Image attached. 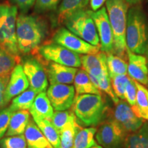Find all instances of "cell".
Returning <instances> with one entry per match:
<instances>
[{"instance_id": "1", "label": "cell", "mask_w": 148, "mask_h": 148, "mask_svg": "<svg viewBox=\"0 0 148 148\" xmlns=\"http://www.w3.org/2000/svg\"><path fill=\"white\" fill-rule=\"evenodd\" d=\"M127 49L140 55L148 54V17L140 5H134L127 11Z\"/></svg>"}, {"instance_id": "2", "label": "cell", "mask_w": 148, "mask_h": 148, "mask_svg": "<svg viewBox=\"0 0 148 148\" xmlns=\"http://www.w3.org/2000/svg\"><path fill=\"white\" fill-rule=\"evenodd\" d=\"M106 8L113 36V54L125 59L127 56L125 32L129 4L125 0H106Z\"/></svg>"}, {"instance_id": "3", "label": "cell", "mask_w": 148, "mask_h": 148, "mask_svg": "<svg viewBox=\"0 0 148 148\" xmlns=\"http://www.w3.org/2000/svg\"><path fill=\"white\" fill-rule=\"evenodd\" d=\"M72 111L80 123L96 126L104 119L106 106L100 95L82 94L75 97Z\"/></svg>"}, {"instance_id": "4", "label": "cell", "mask_w": 148, "mask_h": 148, "mask_svg": "<svg viewBox=\"0 0 148 148\" xmlns=\"http://www.w3.org/2000/svg\"><path fill=\"white\" fill-rule=\"evenodd\" d=\"M46 33L45 26L38 18L20 14L16 18V35L18 50L30 52L38 47Z\"/></svg>"}, {"instance_id": "5", "label": "cell", "mask_w": 148, "mask_h": 148, "mask_svg": "<svg viewBox=\"0 0 148 148\" xmlns=\"http://www.w3.org/2000/svg\"><path fill=\"white\" fill-rule=\"evenodd\" d=\"M17 8L15 5L0 4V45L15 56L19 53L16 28Z\"/></svg>"}, {"instance_id": "6", "label": "cell", "mask_w": 148, "mask_h": 148, "mask_svg": "<svg viewBox=\"0 0 148 148\" xmlns=\"http://www.w3.org/2000/svg\"><path fill=\"white\" fill-rule=\"evenodd\" d=\"M92 11H79L65 21L66 29L79 38L94 46H99L100 42L95 22L92 17Z\"/></svg>"}, {"instance_id": "7", "label": "cell", "mask_w": 148, "mask_h": 148, "mask_svg": "<svg viewBox=\"0 0 148 148\" xmlns=\"http://www.w3.org/2000/svg\"><path fill=\"white\" fill-rule=\"evenodd\" d=\"M56 43L78 54H95L100 50L99 46H94L79 38L65 27H60L53 36Z\"/></svg>"}, {"instance_id": "8", "label": "cell", "mask_w": 148, "mask_h": 148, "mask_svg": "<svg viewBox=\"0 0 148 148\" xmlns=\"http://www.w3.org/2000/svg\"><path fill=\"white\" fill-rule=\"evenodd\" d=\"M126 133L114 120L101 125L95 133V138L103 148H122L124 145Z\"/></svg>"}, {"instance_id": "9", "label": "cell", "mask_w": 148, "mask_h": 148, "mask_svg": "<svg viewBox=\"0 0 148 148\" xmlns=\"http://www.w3.org/2000/svg\"><path fill=\"white\" fill-rule=\"evenodd\" d=\"M40 53L45 60L71 67H79L82 65L78 53L66 49L57 43L41 46Z\"/></svg>"}, {"instance_id": "10", "label": "cell", "mask_w": 148, "mask_h": 148, "mask_svg": "<svg viewBox=\"0 0 148 148\" xmlns=\"http://www.w3.org/2000/svg\"><path fill=\"white\" fill-rule=\"evenodd\" d=\"M92 17L99 38L100 50L106 54H113V36L106 7L92 11Z\"/></svg>"}, {"instance_id": "11", "label": "cell", "mask_w": 148, "mask_h": 148, "mask_svg": "<svg viewBox=\"0 0 148 148\" xmlns=\"http://www.w3.org/2000/svg\"><path fill=\"white\" fill-rule=\"evenodd\" d=\"M46 93L53 108L58 111L69 110L75 97V88L69 84H51Z\"/></svg>"}, {"instance_id": "12", "label": "cell", "mask_w": 148, "mask_h": 148, "mask_svg": "<svg viewBox=\"0 0 148 148\" xmlns=\"http://www.w3.org/2000/svg\"><path fill=\"white\" fill-rule=\"evenodd\" d=\"M114 121L125 133H131L139 129L144 123L143 119L139 117L124 101H119L114 110Z\"/></svg>"}, {"instance_id": "13", "label": "cell", "mask_w": 148, "mask_h": 148, "mask_svg": "<svg viewBox=\"0 0 148 148\" xmlns=\"http://www.w3.org/2000/svg\"><path fill=\"white\" fill-rule=\"evenodd\" d=\"M22 66L30 88L38 93L45 91L48 86V79L42 64L34 58H29L24 61Z\"/></svg>"}, {"instance_id": "14", "label": "cell", "mask_w": 148, "mask_h": 148, "mask_svg": "<svg viewBox=\"0 0 148 148\" xmlns=\"http://www.w3.org/2000/svg\"><path fill=\"white\" fill-rule=\"evenodd\" d=\"M29 86V81L24 73L23 66L21 64H16L11 72L5 88L3 108L8 104L11 99L26 90Z\"/></svg>"}, {"instance_id": "15", "label": "cell", "mask_w": 148, "mask_h": 148, "mask_svg": "<svg viewBox=\"0 0 148 148\" xmlns=\"http://www.w3.org/2000/svg\"><path fill=\"white\" fill-rule=\"evenodd\" d=\"M128 60L127 73L129 77L143 85L148 83V65L147 58L143 55L136 54L127 49Z\"/></svg>"}, {"instance_id": "16", "label": "cell", "mask_w": 148, "mask_h": 148, "mask_svg": "<svg viewBox=\"0 0 148 148\" xmlns=\"http://www.w3.org/2000/svg\"><path fill=\"white\" fill-rule=\"evenodd\" d=\"M83 69L98 79L109 75L107 67V54L101 51L95 54H86L80 56Z\"/></svg>"}, {"instance_id": "17", "label": "cell", "mask_w": 148, "mask_h": 148, "mask_svg": "<svg viewBox=\"0 0 148 148\" xmlns=\"http://www.w3.org/2000/svg\"><path fill=\"white\" fill-rule=\"evenodd\" d=\"M77 69L51 62L46 67V74L50 84H71L73 82Z\"/></svg>"}, {"instance_id": "18", "label": "cell", "mask_w": 148, "mask_h": 148, "mask_svg": "<svg viewBox=\"0 0 148 148\" xmlns=\"http://www.w3.org/2000/svg\"><path fill=\"white\" fill-rule=\"evenodd\" d=\"M29 113L34 118H41L51 121L53 114V108L45 91L39 92L29 108Z\"/></svg>"}, {"instance_id": "19", "label": "cell", "mask_w": 148, "mask_h": 148, "mask_svg": "<svg viewBox=\"0 0 148 148\" xmlns=\"http://www.w3.org/2000/svg\"><path fill=\"white\" fill-rule=\"evenodd\" d=\"M27 148H53L34 120L30 119L24 132Z\"/></svg>"}, {"instance_id": "20", "label": "cell", "mask_w": 148, "mask_h": 148, "mask_svg": "<svg viewBox=\"0 0 148 148\" xmlns=\"http://www.w3.org/2000/svg\"><path fill=\"white\" fill-rule=\"evenodd\" d=\"M89 1L90 0H62L57 13V23L64 24L73 14L85 10Z\"/></svg>"}, {"instance_id": "21", "label": "cell", "mask_w": 148, "mask_h": 148, "mask_svg": "<svg viewBox=\"0 0 148 148\" xmlns=\"http://www.w3.org/2000/svg\"><path fill=\"white\" fill-rule=\"evenodd\" d=\"M30 121V114L27 110L15 111L11 116L5 136L23 134Z\"/></svg>"}, {"instance_id": "22", "label": "cell", "mask_w": 148, "mask_h": 148, "mask_svg": "<svg viewBox=\"0 0 148 148\" xmlns=\"http://www.w3.org/2000/svg\"><path fill=\"white\" fill-rule=\"evenodd\" d=\"M74 88L77 95L95 94L101 95V90L90 81L88 74L84 69L77 70L73 80Z\"/></svg>"}, {"instance_id": "23", "label": "cell", "mask_w": 148, "mask_h": 148, "mask_svg": "<svg viewBox=\"0 0 148 148\" xmlns=\"http://www.w3.org/2000/svg\"><path fill=\"white\" fill-rule=\"evenodd\" d=\"M123 147L148 148V122H144L139 129L127 135Z\"/></svg>"}, {"instance_id": "24", "label": "cell", "mask_w": 148, "mask_h": 148, "mask_svg": "<svg viewBox=\"0 0 148 148\" xmlns=\"http://www.w3.org/2000/svg\"><path fill=\"white\" fill-rule=\"evenodd\" d=\"M33 120L53 148H60V133L53 126L51 122L41 118H34Z\"/></svg>"}, {"instance_id": "25", "label": "cell", "mask_w": 148, "mask_h": 148, "mask_svg": "<svg viewBox=\"0 0 148 148\" xmlns=\"http://www.w3.org/2000/svg\"><path fill=\"white\" fill-rule=\"evenodd\" d=\"M38 92L30 87L18 95L12 100L10 107L14 112L17 110H29Z\"/></svg>"}, {"instance_id": "26", "label": "cell", "mask_w": 148, "mask_h": 148, "mask_svg": "<svg viewBox=\"0 0 148 148\" xmlns=\"http://www.w3.org/2000/svg\"><path fill=\"white\" fill-rule=\"evenodd\" d=\"M96 132L97 129L93 127L79 129L75 136L72 148H90L97 145L95 140Z\"/></svg>"}, {"instance_id": "27", "label": "cell", "mask_w": 148, "mask_h": 148, "mask_svg": "<svg viewBox=\"0 0 148 148\" xmlns=\"http://www.w3.org/2000/svg\"><path fill=\"white\" fill-rule=\"evenodd\" d=\"M80 128L75 116L60 132V148L73 147L75 136Z\"/></svg>"}, {"instance_id": "28", "label": "cell", "mask_w": 148, "mask_h": 148, "mask_svg": "<svg viewBox=\"0 0 148 148\" xmlns=\"http://www.w3.org/2000/svg\"><path fill=\"white\" fill-rule=\"evenodd\" d=\"M137 91H136V112L138 116L148 121V99L146 94L147 88L143 84L135 81Z\"/></svg>"}, {"instance_id": "29", "label": "cell", "mask_w": 148, "mask_h": 148, "mask_svg": "<svg viewBox=\"0 0 148 148\" xmlns=\"http://www.w3.org/2000/svg\"><path fill=\"white\" fill-rule=\"evenodd\" d=\"M18 62V56L12 54L0 45V77L10 75Z\"/></svg>"}, {"instance_id": "30", "label": "cell", "mask_w": 148, "mask_h": 148, "mask_svg": "<svg viewBox=\"0 0 148 148\" xmlns=\"http://www.w3.org/2000/svg\"><path fill=\"white\" fill-rule=\"evenodd\" d=\"M107 67L110 78L116 75H126L127 63L124 59L114 54L107 55Z\"/></svg>"}, {"instance_id": "31", "label": "cell", "mask_w": 148, "mask_h": 148, "mask_svg": "<svg viewBox=\"0 0 148 148\" xmlns=\"http://www.w3.org/2000/svg\"><path fill=\"white\" fill-rule=\"evenodd\" d=\"M75 116L72 110H56L53 112L50 121L60 133L62 129Z\"/></svg>"}, {"instance_id": "32", "label": "cell", "mask_w": 148, "mask_h": 148, "mask_svg": "<svg viewBox=\"0 0 148 148\" xmlns=\"http://www.w3.org/2000/svg\"><path fill=\"white\" fill-rule=\"evenodd\" d=\"M112 86L116 95L121 100L125 99V88L129 82L130 77L126 75H119L114 76L112 78Z\"/></svg>"}, {"instance_id": "33", "label": "cell", "mask_w": 148, "mask_h": 148, "mask_svg": "<svg viewBox=\"0 0 148 148\" xmlns=\"http://www.w3.org/2000/svg\"><path fill=\"white\" fill-rule=\"evenodd\" d=\"M0 148H27L24 134L5 136L0 140Z\"/></svg>"}, {"instance_id": "34", "label": "cell", "mask_w": 148, "mask_h": 148, "mask_svg": "<svg viewBox=\"0 0 148 148\" xmlns=\"http://www.w3.org/2000/svg\"><path fill=\"white\" fill-rule=\"evenodd\" d=\"M14 112L10 106L0 109V140L6 133L11 116Z\"/></svg>"}, {"instance_id": "35", "label": "cell", "mask_w": 148, "mask_h": 148, "mask_svg": "<svg viewBox=\"0 0 148 148\" xmlns=\"http://www.w3.org/2000/svg\"><path fill=\"white\" fill-rule=\"evenodd\" d=\"M99 89L106 92L115 104L119 101V99L116 95L115 92L112 88L109 75H104L99 79Z\"/></svg>"}, {"instance_id": "36", "label": "cell", "mask_w": 148, "mask_h": 148, "mask_svg": "<svg viewBox=\"0 0 148 148\" xmlns=\"http://www.w3.org/2000/svg\"><path fill=\"white\" fill-rule=\"evenodd\" d=\"M136 91H137V88H136L134 80L130 78L125 88V99H126L127 103L132 108L134 113L136 112Z\"/></svg>"}, {"instance_id": "37", "label": "cell", "mask_w": 148, "mask_h": 148, "mask_svg": "<svg viewBox=\"0 0 148 148\" xmlns=\"http://www.w3.org/2000/svg\"><path fill=\"white\" fill-rule=\"evenodd\" d=\"M60 1V0H36L35 10L37 12L56 10Z\"/></svg>"}, {"instance_id": "38", "label": "cell", "mask_w": 148, "mask_h": 148, "mask_svg": "<svg viewBox=\"0 0 148 148\" xmlns=\"http://www.w3.org/2000/svg\"><path fill=\"white\" fill-rule=\"evenodd\" d=\"M10 75L0 77V109L3 108L5 88L8 84Z\"/></svg>"}, {"instance_id": "39", "label": "cell", "mask_w": 148, "mask_h": 148, "mask_svg": "<svg viewBox=\"0 0 148 148\" xmlns=\"http://www.w3.org/2000/svg\"><path fill=\"white\" fill-rule=\"evenodd\" d=\"M14 4L17 5L23 11H26L34 5L36 0H10Z\"/></svg>"}, {"instance_id": "40", "label": "cell", "mask_w": 148, "mask_h": 148, "mask_svg": "<svg viewBox=\"0 0 148 148\" xmlns=\"http://www.w3.org/2000/svg\"><path fill=\"white\" fill-rule=\"evenodd\" d=\"M106 0H90V5L92 10L95 12L102 8L103 5L106 3Z\"/></svg>"}, {"instance_id": "41", "label": "cell", "mask_w": 148, "mask_h": 148, "mask_svg": "<svg viewBox=\"0 0 148 148\" xmlns=\"http://www.w3.org/2000/svg\"><path fill=\"white\" fill-rule=\"evenodd\" d=\"M126 2L128 3L129 5H138V3H140L143 0H125Z\"/></svg>"}, {"instance_id": "42", "label": "cell", "mask_w": 148, "mask_h": 148, "mask_svg": "<svg viewBox=\"0 0 148 148\" xmlns=\"http://www.w3.org/2000/svg\"><path fill=\"white\" fill-rule=\"evenodd\" d=\"M90 148H103V147H101V146H100V145H95L92 146V147H91Z\"/></svg>"}, {"instance_id": "43", "label": "cell", "mask_w": 148, "mask_h": 148, "mask_svg": "<svg viewBox=\"0 0 148 148\" xmlns=\"http://www.w3.org/2000/svg\"><path fill=\"white\" fill-rule=\"evenodd\" d=\"M146 94H147V99H148V89H147V88L146 89Z\"/></svg>"}, {"instance_id": "44", "label": "cell", "mask_w": 148, "mask_h": 148, "mask_svg": "<svg viewBox=\"0 0 148 148\" xmlns=\"http://www.w3.org/2000/svg\"><path fill=\"white\" fill-rule=\"evenodd\" d=\"M147 86H148V83H147Z\"/></svg>"}, {"instance_id": "45", "label": "cell", "mask_w": 148, "mask_h": 148, "mask_svg": "<svg viewBox=\"0 0 148 148\" xmlns=\"http://www.w3.org/2000/svg\"><path fill=\"white\" fill-rule=\"evenodd\" d=\"M147 65H148V62H147Z\"/></svg>"}, {"instance_id": "46", "label": "cell", "mask_w": 148, "mask_h": 148, "mask_svg": "<svg viewBox=\"0 0 148 148\" xmlns=\"http://www.w3.org/2000/svg\"><path fill=\"white\" fill-rule=\"evenodd\" d=\"M147 56H148V54H147Z\"/></svg>"}]
</instances>
